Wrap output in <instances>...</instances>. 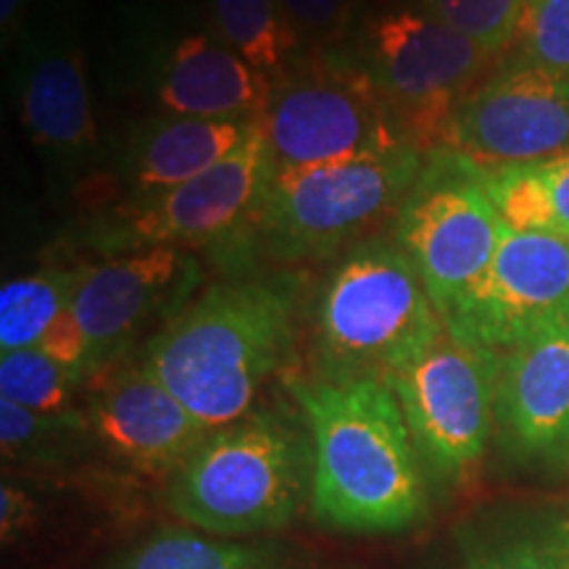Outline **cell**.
Masks as SVG:
<instances>
[{
    "instance_id": "5",
    "label": "cell",
    "mask_w": 569,
    "mask_h": 569,
    "mask_svg": "<svg viewBox=\"0 0 569 569\" xmlns=\"http://www.w3.org/2000/svg\"><path fill=\"white\" fill-rule=\"evenodd\" d=\"M425 153L417 146L386 156L274 169L253 217L251 238L280 261H315L365 243L401 209Z\"/></svg>"
},
{
    "instance_id": "18",
    "label": "cell",
    "mask_w": 569,
    "mask_h": 569,
    "mask_svg": "<svg viewBox=\"0 0 569 569\" xmlns=\"http://www.w3.org/2000/svg\"><path fill=\"white\" fill-rule=\"evenodd\" d=\"M259 124L190 117L151 119L127 148V184L134 198H146L190 182L238 151Z\"/></svg>"
},
{
    "instance_id": "3",
    "label": "cell",
    "mask_w": 569,
    "mask_h": 569,
    "mask_svg": "<svg viewBox=\"0 0 569 569\" xmlns=\"http://www.w3.org/2000/svg\"><path fill=\"white\" fill-rule=\"evenodd\" d=\"M315 443L309 425L256 407L211 430L167 480V509L193 530L251 538L288 528L311 501Z\"/></svg>"
},
{
    "instance_id": "2",
    "label": "cell",
    "mask_w": 569,
    "mask_h": 569,
    "mask_svg": "<svg viewBox=\"0 0 569 569\" xmlns=\"http://www.w3.org/2000/svg\"><path fill=\"white\" fill-rule=\"evenodd\" d=\"M296 280L211 284L142 348L140 365L209 430L238 422L293 348Z\"/></svg>"
},
{
    "instance_id": "14",
    "label": "cell",
    "mask_w": 569,
    "mask_h": 569,
    "mask_svg": "<svg viewBox=\"0 0 569 569\" xmlns=\"http://www.w3.org/2000/svg\"><path fill=\"white\" fill-rule=\"evenodd\" d=\"M98 377L84 409L90 436L127 472L169 480L211 432L140 361Z\"/></svg>"
},
{
    "instance_id": "17",
    "label": "cell",
    "mask_w": 569,
    "mask_h": 569,
    "mask_svg": "<svg viewBox=\"0 0 569 569\" xmlns=\"http://www.w3.org/2000/svg\"><path fill=\"white\" fill-rule=\"evenodd\" d=\"M156 96L172 117L261 122L272 77L240 59L224 40L188 34L163 61Z\"/></svg>"
},
{
    "instance_id": "6",
    "label": "cell",
    "mask_w": 569,
    "mask_h": 569,
    "mask_svg": "<svg viewBox=\"0 0 569 569\" xmlns=\"http://www.w3.org/2000/svg\"><path fill=\"white\" fill-rule=\"evenodd\" d=\"M261 124L274 169L369 159L411 146L365 63L327 48L296 59L272 80Z\"/></svg>"
},
{
    "instance_id": "19",
    "label": "cell",
    "mask_w": 569,
    "mask_h": 569,
    "mask_svg": "<svg viewBox=\"0 0 569 569\" xmlns=\"http://www.w3.org/2000/svg\"><path fill=\"white\" fill-rule=\"evenodd\" d=\"M486 188L509 230L569 238V153L522 167L486 169Z\"/></svg>"
},
{
    "instance_id": "9",
    "label": "cell",
    "mask_w": 569,
    "mask_h": 569,
    "mask_svg": "<svg viewBox=\"0 0 569 569\" xmlns=\"http://www.w3.org/2000/svg\"><path fill=\"white\" fill-rule=\"evenodd\" d=\"M498 353L446 330L388 386L427 478L453 482L480 465L496 422Z\"/></svg>"
},
{
    "instance_id": "8",
    "label": "cell",
    "mask_w": 569,
    "mask_h": 569,
    "mask_svg": "<svg viewBox=\"0 0 569 569\" xmlns=\"http://www.w3.org/2000/svg\"><path fill=\"white\" fill-rule=\"evenodd\" d=\"M272 159L264 124L253 130L209 172L163 193L134 198L92 227L90 243L103 253H134L142 248H234L251 238Z\"/></svg>"
},
{
    "instance_id": "4",
    "label": "cell",
    "mask_w": 569,
    "mask_h": 569,
    "mask_svg": "<svg viewBox=\"0 0 569 569\" xmlns=\"http://www.w3.org/2000/svg\"><path fill=\"white\" fill-rule=\"evenodd\" d=\"M443 327L417 269L396 240H365L338 261L319 290L317 380L390 382Z\"/></svg>"
},
{
    "instance_id": "11",
    "label": "cell",
    "mask_w": 569,
    "mask_h": 569,
    "mask_svg": "<svg viewBox=\"0 0 569 569\" xmlns=\"http://www.w3.org/2000/svg\"><path fill=\"white\" fill-rule=\"evenodd\" d=\"M443 148L480 169L569 153V80L511 61L461 101Z\"/></svg>"
},
{
    "instance_id": "28",
    "label": "cell",
    "mask_w": 569,
    "mask_h": 569,
    "mask_svg": "<svg viewBox=\"0 0 569 569\" xmlns=\"http://www.w3.org/2000/svg\"><path fill=\"white\" fill-rule=\"evenodd\" d=\"M465 569H569V549L519 540L469 559Z\"/></svg>"
},
{
    "instance_id": "16",
    "label": "cell",
    "mask_w": 569,
    "mask_h": 569,
    "mask_svg": "<svg viewBox=\"0 0 569 569\" xmlns=\"http://www.w3.org/2000/svg\"><path fill=\"white\" fill-rule=\"evenodd\" d=\"M21 122L32 142L59 161H80L96 146L84 56L74 27L48 17L27 34L19 59Z\"/></svg>"
},
{
    "instance_id": "1",
    "label": "cell",
    "mask_w": 569,
    "mask_h": 569,
    "mask_svg": "<svg viewBox=\"0 0 569 569\" xmlns=\"http://www.w3.org/2000/svg\"><path fill=\"white\" fill-rule=\"evenodd\" d=\"M315 443L311 511L351 536L417 528L430 509L427 472L388 382L290 380Z\"/></svg>"
},
{
    "instance_id": "20",
    "label": "cell",
    "mask_w": 569,
    "mask_h": 569,
    "mask_svg": "<svg viewBox=\"0 0 569 569\" xmlns=\"http://www.w3.org/2000/svg\"><path fill=\"white\" fill-rule=\"evenodd\" d=\"M106 569H280V553L267 543L169 528L132 543Z\"/></svg>"
},
{
    "instance_id": "23",
    "label": "cell",
    "mask_w": 569,
    "mask_h": 569,
    "mask_svg": "<svg viewBox=\"0 0 569 569\" xmlns=\"http://www.w3.org/2000/svg\"><path fill=\"white\" fill-rule=\"evenodd\" d=\"M84 377L40 348L0 356V398L40 415H61L84 386Z\"/></svg>"
},
{
    "instance_id": "25",
    "label": "cell",
    "mask_w": 569,
    "mask_h": 569,
    "mask_svg": "<svg viewBox=\"0 0 569 569\" xmlns=\"http://www.w3.org/2000/svg\"><path fill=\"white\" fill-rule=\"evenodd\" d=\"M515 42L517 63L569 80V0H525Z\"/></svg>"
},
{
    "instance_id": "29",
    "label": "cell",
    "mask_w": 569,
    "mask_h": 569,
    "mask_svg": "<svg viewBox=\"0 0 569 569\" xmlns=\"http://www.w3.org/2000/svg\"><path fill=\"white\" fill-rule=\"evenodd\" d=\"M24 3L27 0H0V27H3L6 34L17 27L21 11H24Z\"/></svg>"
},
{
    "instance_id": "22",
    "label": "cell",
    "mask_w": 569,
    "mask_h": 569,
    "mask_svg": "<svg viewBox=\"0 0 569 569\" xmlns=\"http://www.w3.org/2000/svg\"><path fill=\"white\" fill-rule=\"evenodd\" d=\"M80 269H40L0 288V351L38 348L69 309Z\"/></svg>"
},
{
    "instance_id": "7",
    "label": "cell",
    "mask_w": 569,
    "mask_h": 569,
    "mask_svg": "<svg viewBox=\"0 0 569 569\" xmlns=\"http://www.w3.org/2000/svg\"><path fill=\"white\" fill-rule=\"evenodd\" d=\"M503 227L488 196L486 169L448 148L425 153L396 213L393 240L417 269L440 319L493 261Z\"/></svg>"
},
{
    "instance_id": "10",
    "label": "cell",
    "mask_w": 569,
    "mask_h": 569,
    "mask_svg": "<svg viewBox=\"0 0 569 569\" xmlns=\"http://www.w3.org/2000/svg\"><path fill=\"white\" fill-rule=\"evenodd\" d=\"M493 56L430 13L401 9L372 21L365 67L411 146L430 153L443 148L453 113Z\"/></svg>"
},
{
    "instance_id": "15",
    "label": "cell",
    "mask_w": 569,
    "mask_h": 569,
    "mask_svg": "<svg viewBox=\"0 0 569 569\" xmlns=\"http://www.w3.org/2000/svg\"><path fill=\"white\" fill-rule=\"evenodd\" d=\"M496 422L522 457L569 451V311L498 351Z\"/></svg>"
},
{
    "instance_id": "12",
    "label": "cell",
    "mask_w": 569,
    "mask_h": 569,
    "mask_svg": "<svg viewBox=\"0 0 569 569\" xmlns=\"http://www.w3.org/2000/svg\"><path fill=\"white\" fill-rule=\"evenodd\" d=\"M565 311L569 238L503 227L493 261L443 317V325L453 338L498 353Z\"/></svg>"
},
{
    "instance_id": "13",
    "label": "cell",
    "mask_w": 569,
    "mask_h": 569,
    "mask_svg": "<svg viewBox=\"0 0 569 569\" xmlns=\"http://www.w3.org/2000/svg\"><path fill=\"white\" fill-rule=\"evenodd\" d=\"M201 280L180 248H142L80 269L69 311L84 343L90 380L122 359L159 315L172 319Z\"/></svg>"
},
{
    "instance_id": "27",
    "label": "cell",
    "mask_w": 569,
    "mask_h": 569,
    "mask_svg": "<svg viewBox=\"0 0 569 569\" xmlns=\"http://www.w3.org/2000/svg\"><path fill=\"white\" fill-rule=\"evenodd\" d=\"M280 3L298 38L322 48L343 34L351 17V0H280Z\"/></svg>"
},
{
    "instance_id": "21",
    "label": "cell",
    "mask_w": 569,
    "mask_h": 569,
    "mask_svg": "<svg viewBox=\"0 0 569 569\" xmlns=\"http://www.w3.org/2000/svg\"><path fill=\"white\" fill-rule=\"evenodd\" d=\"M211 11L227 46L272 80L298 59L301 38L280 0H211Z\"/></svg>"
},
{
    "instance_id": "26",
    "label": "cell",
    "mask_w": 569,
    "mask_h": 569,
    "mask_svg": "<svg viewBox=\"0 0 569 569\" xmlns=\"http://www.w3.org/2000/svg\"><path fill=\"white\" fill-rule=\"evenodd\" d=\"M425 13L475 40L490 53H501L517 38L525 0H422Z\"/></svg>"
},
{
    "instance_id": "24",
    "label": "cell",
    "mask_w": 569,
    "mask_h": 569,
    "mask_svg": "<svg viewBox=\"0 0 569 569\" xmlns=\"http://www.w3.org/2000/svg\"><path fill=\"white\" fill-rule=\"evenodd\" d=\"M84 436H90L84 411L69 409L61 415H40L0 398V440L6 459L53 461Z\"/></svg>"
}]
</instances>
